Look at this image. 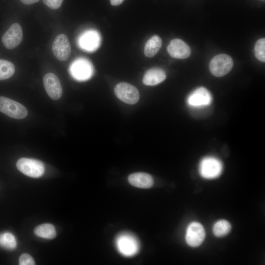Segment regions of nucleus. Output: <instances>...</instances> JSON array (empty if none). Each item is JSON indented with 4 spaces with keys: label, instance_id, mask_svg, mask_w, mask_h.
<instances>
[{
    "label": "nucleus",
    "instance_id": "obj_1",
    "mask_svg": "<svg viewBox=\"0 0 265 265\" xmlns=\"http://www.w3.org/2000/svg\"><path fill=\"white\" fill-rule=\"evenodd\" d=\"M0 112L16 119L25 118L28 113L26 108L23 105L3 96H0Z\"/></svg>",
    "mask_w": 265,
    "mask_h": 265
},
{
    "label": "nucleus",
    "instance_id": "obj_2",
    "mask_svg": "<svg viewBox=\"0 0 265 265\" xmlns=\"http://www.w3.org/2000/svg\"><path fill=\"white\" fill-rule=\"evenodd\" d=\"M17 169L22 173L32 178H39L45 171L44 164L35 159L22 158L17 162Z\"/></svg>",
    "mask_w": 265,
    "mask_h": 265
},
{
    "label": "nucleus",
    "instance_id": "obj_3",
    "mask_svg": "<svg viewBox=\"0 0 265 265\" xmlns=\"http://www.w3.org/2000/svg\"><path fill=\"white\" fill-rule=\"evenodd\" d=\"M233 66V61L230 56L226 54H219L211 60L209 68L211 73L214 76L220 77L227 74Z\"/></svg>",
    "mask_w": 265,
    "mask_h": 265
},
{
    "label": "nucleus",
    "instance_id": "obj_4",
    "mask_svg": "<svg viewBox=\"0 0 265 265\" xmlns=\"http://www.w3.org/2000/svg\"><path fill=\"white\" fill-rule=\"evenodd\" d=\"M119 251L125 256H132L138 251L139 245L136 238L129 233L120 234L116 240Z\"/></svg>",
    "mask_w": 265,
    "mask_h": 265
},
{
    "label": "nucleus",
    "instance_id": "obj_5",
    "mask_svg": "<svg viewBox=\"0 0 265 265\" xmlns=\"http://www.w3.org/2000/svg\"><path fill=\"white\" fill-rule=\"evenodd\" d=\"M222 167L221 161L217 159L207 157L201 160L199 171L202 177L208 179H214L221 174Z\"/></svg>",
    "mask_w": 265,
    "mask_h": 265
},
{
    "label": "nucleus",
    "instance_id": "obj_6",
    "mask_svg": "<svg viewBox=\"0 0 265 265\" xmlns=\"http://www.w3.org/2000/svg\"><path fill=\"white\" fill-rule=\"evenodd\" d=\"M114 92L120 100L130 105L136 104L139 99L137 89L127 82H121L118 83L115 87Z\"/></svg>",
    "mask_w": 265,
    "mask_h": 265
},
{
    "label": "nucleus",
    "instance_id": "obj_7",
    "mask_svg": "<svg viewBox=\"0 0 265 265\" xmlns=\"http://www.w3.org/2000/svg\"><path fill=\"white\" fill-rule=\"evenodd\" d=\"M70 71L72 77L80 81L86 80L90 79L93 73L92 64L84 58L76 60L71 65Z\"/></svg>",
    "mask_w": 265,
    "mask_h": 265
},
{
    "label": "nucleus",
    "instance_id": "obj_8",
    "mask_svg": "<svg viewBox=\"0 0 265 265\" xmlns=\"http://www.w3.org/2000/svg\"><path fill=\"white\" fill-rule=\"evenodd\" d=\"M205 236V230L203 225L199 222H192L187 226L186 240L189 246L196 247L202 243Z\"/></svg>",
    "mask_w": 265,
    "mask_h": 265
},
{
    "label": "nucleus",
    "instance_id": "obj_9",
    "mask_svg": "<svg viewBox=\"0 0 265 265\" xmlns=\"http://www.w3.org/2000/svg\"><path fill=\"white\" fill-rule=\"evenodd\" d=\"M52 51L59 60L66 61L70 57L71 47L67 36L64 34L58 35L53 42Z\"/></svg>",
    "mask_w": 265,
    "mask_h": 265
},
{
    "label": "nucleus",
    "instance_id": "obj_10",
    "mask_svg": "<svg viewBox=\"0 0 265 265\" xmlns=\"http://www.w3.org/2000/svg\"><path fill=\"white\" fill-rule=\"evenodd\" d=\"M23 31L18 23L12 24L3 35L1 40L3 45L8 49L16 48L23 39Z\"/></svg>",
    "mask_w": 265,
    "mask_h": 265
},
{
    "label": "nucleus",
    "instance_id": "obj_11",
    "mask_svg": "<svg viewBox=\"0 0 265 265\" xmlns=\"http://www.w3.org/2000/svg\"><path fill=\"white\" fill-rule=\"evenodd\" d=\"M43 81L45 90L52 99L57 100L60 98L62 88L58 77L54 74H47L44 76Z\"/></svg>",
    "mask_w": 265,
    "mask_h": 265
},
{
    "label": "nucleus",
    "instance_id": "obj_12",
    "mask_svg": "<svg viewBox=\"0 0 265 265\" xmlns=\"http://www.w3.org/2000/svg\"><path fill=\"white\" fill-rule=\"evenodd\" d=\"M79 44L82 50L87 52H93L97 50L101 44L100 35L95 30H87L79 38Z\"/></svg>",
    "mask_w": 265,
    "mask_h": 265
},
{
    "label": "nucleus",
    "instance_id": "obj_13",
    "mask_svg": "<svg viewBox=\"0 0 265 265\" xmlns=\"http://www.w3.org/2000/svg\"><path fill=\"white\" fill-rule=\"evenodd\" d=\"M167 50L171 57L177 59L186 58L191 54L190 47L180 39L172 40L167 46Z\"/></svg>",
    "mask_w": 265,
    "mask_h": 265
},
{
    "label": "nucleus",
    "instance_id": "obj_14",
    "mask_svg": "<svg viewBox=\"0 0 265 265\" xmlns=\"http://www.w3.org/2000/svg\"><path fill=\"white\" fill-rule=\"evenodd\" d=\"M212 100L210 92L204 87H199L189 95L187 103L193 106H201L209 105Z\"/></svg>",
    "mask_w": 265,
    "mask_h": 265
},
{
    "label": "nucleus",
    "instance_id": "obj_15",
    "mask_svg": "<svg viewBox=\"0 0 265 265\" xmlns=\"http://www.w3.org/2000/svg\"><path fill=\"white\" fill-rule=\"evenodd\" d=\"M128 180L132 186L143 188H150L154 184L152 176L143 172H136L131 174L128 177Z\"/></svg>",
    "mask_w": 265,
    "mask_h": 265
},
{
    "label": "nucleus",
    "instance_id": "obj_16",
    "mask_svg": "<svg viewBox=\"0 0 265 265\" xmlns=\"http://www.w3.org/2000/svg\"><path fill=\"white\" fill-rule=\"evenodd\" d=\"M166 77V74L163 70L157 67L152 68L145 74L143 83L146 85H156L164 81Z\"/></svg>",
    "mask_w": 265,
    "mask_h": 265
},
{
    "label": "nucleus",
    "instance_id": "obj_17",
    "mask_svg": "<svg viewBox=\"0 0 265 265\" xmlns=\"http://www.w3.org/2000/svg\"><path fill=\"white\" fill-rule=\"evenodd\" d=\"M161 45L162 40L159 36L155 35L152 36L145 43L144 49L145 55L148 57H153L159 51Z\"/></svg>",
    "mask_w": 265,
    "mask_h": 265
},
{
    "label": "nucleus",
    "instance_id": "obj_18",
    "mask_svg": "<svg viewBox=\"0 0 265 265\" xmlns=\"http://www.w3.org/2000/svg\"><path fill=\"white\" fill-rule=\"evenodd\" d=\"M34 233L37 237L53 239L56 237V230L53 225L50 223H44L37 226L34 230Z\"/></svg>",
    "mask_w": 265,
    "mask_h": 265
},
{
    "label": "nucleus",
    "instance_id": "obj_19",
    "mask_svg": "<svg viewBox=\"0 0 265 265\" xmlns=\"http://www.w3.org/2000/svg\"><path fill=\"white\" fill-rule=\"evenodd\" d=\"M230 223L225 219L216 221L213 226L212 232L217 237H222L227 235L231 231Z\"/></svg>",
    "mask_w": 265,
    "mask_h": 265
},
{
    "label": "nucleus",
    "instance_id": "obj_20",
    "mask_svg": "<svg viewBox=\"0 0 265 265\" xmlns=\"http://www.w3.org/2000/svg\"><path fill=\"white\" fill-rule=\"evenodd\" d=\"M14 65L10 61L0 59V80L10 78L14 74Z\"/></svg>",
    "mask_w": 265,
    "mask_h": 265
},
{
    "label": "nucleus",
    "instance_id": "obj_21",
    "mask_svg": "<svg viewBox=\"0 0 265 265\" xmlns=\"http://www.w3.org/2000/svg\"><path fill=\"white\" fill-rule=\"evenodd\" d=\"M0 246L7 250H13L17 247L15 236L9 232L0 234Z\"/></svg>",
    "mask_w": 265,
    "mask_h": 265
},
{
    "label": "nucleus",
    "instance_id": "obj_22",
    "mask_svg": "<svg viewBox=\"0 0 265 265\" xmlns=\"http://www.w3.org/2000/svg\"><path fill=\"white\" fill-rule=\"evenodd\" d=\"M255 57L262 62L265 61V38H261L256 42L255 47Z\"/></svg>",
    "mask_w": 265,
    "mask_h": 265
},
{
    "label": "nucleus",
    "instance_id": "obj_23",
    "mask_svg": "<svg viewBox=\"0 0 265 265\" xmlns=\"http://www.w3.org/2000/svg\"><path fill=\"white\" fill-rule=\"evenodd\" d=\"M20 265H34L35 262L33 258L29 254L24 253L21 255L19 260Z\"/></svg>",
    "mask_w": 265,
    "mask_h": 265
},
{
    "label": "nucleus",
    "instance_id": "obj_24",
    "mask_svg": "<svg viewBox=\"0 0 265 265\" xmlns=\"http://www.w3.org/2000/svg\"><path fill=\"white\" fill-rule=\"evenodd\" d=\"M63 0H43L44 3L49 7L53 9L59 8Z\"/></svg>",
    "mask_w": 265,
    "mask_h": 265
},
{
    "label": "nucleus",
    "instance_id": "obj_25",
    "mask_svg": "<svg viewBox=\"0 0 265 265\" xmlns=\"http://www.w3.org/2000/svg\"><path fill=\"white\" fill-rule=\"evenodd\" d=\"M22 3L29 5L34 3H36L39 1V0H20Z\"/></svg>",
    "mask_w": 265,
    "mask_h": 265
},
{
    "label": "nucleus",
    "instance_id": "obj_26",
    "mask_svg": "<svg viewBox=\"0 0 265 265\" xmlns=\"http://www.w3.org/2000/svg\"><path fill=\"white\" fill-rule=\"evenodd\" d=\"M124 0H110V3L113 6L120 5Z\"/></svg>",
    "mask_w": 265,
    "mask_h": 265
}]
</instances>
